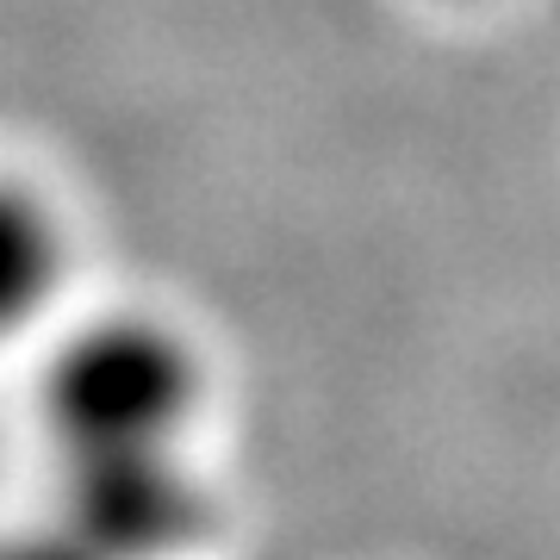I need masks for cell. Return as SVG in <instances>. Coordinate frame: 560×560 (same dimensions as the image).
<instances>
[{
    "label": "cell",
    "mask_w": 560,
    "mask_h": 560,
    "mask_svg": "<svg viewBox=\"0 0 560 560\" xmlns=\"http://www.w3.org/2000/svg\"><path fill=\"white\" fill-rule=\"evenodd\" d=\"M212 399L194 330L150 305H113L69 324L38 368V423L57 460L187 448Z\"/></svg>",
    "instance_id": "6da1fadb"
},
{
    "label": "cell",
    "mask_w": 560,
    "mask_h": 560,
    "mask_svg": "<svg viewBox=\"0 0 560 560\" xmlns=\"http://www.w3.org/2000/svg\"><path fill=\"white\" fill-rule=\"evenodd\" d=\"M69 280V224L32 175L0 162V342L25 337Z\"/></svg>",
    "instance_id": "3957f363"
},
{
    "label": "cell",
    "mask_w": 560,
    "mask_h": 560,
    "mask_svg": "<svg viewBox=\"0 0 560 560\" xmlns=\"http://www.w3.org/2000/svg\"><path fill=\"white\" fill-rule=\"evenodd\" d=\"M436 7H486V0H436Z\"/></svg>",
    "instance_id": "5b68a950"
},
{
    "label": "cell",
    "mask_w": 560,
    "mask_h": 560,
    "mask_svg": "<svg viewBox=\"0 0 560 560\" xmlns=\"http://www.w3.org/2000/svg\"><path fill=\"white\" fill-rule=\"evenodd\" d=\"M0 560H106V555H94V548H81L69 529H32V536H13L7 548H0Z\"/></svg>",
    "instance_id": "277c9868"
},
{
    "label": "cell",
    "mask_w": 560,
    "mask_h": 560,
    "mask_svg": "<svg viewBox=\"0 0 560 560\" xmlns=\"http://www.w3.org/2000/svg\"><path fill=\"white\" fill-rule=\"evenodd\" d=\"M57 529L106 560H187L212 536V486L187 448L57 460Z\"/></svg>",
    "instance_id": "7a4b0ae2"
}]
</instances>
